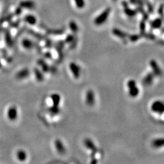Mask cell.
<instances>
[{
  "instance_id": "6da1fadb",
  "label": "cell",
  "mask_w": 164,
  "mask_h": 164,
  "mask_svg": "<svg viewBox=\"0 0 164 164\" xmlns=\"http://www.w3.org/2000/svg\"><path fill=\"white\" fill-rule=\"evenodd\" d=\"M128 88L130 89V94L132 97H136L139 94V89L137 88L134 81L130 80L128 82Z\"/></svg>"
},
{
  "instance_id": "7a4b0ae2",
  "label": "cell",
  "mask_w": 164,
  "mask_h": 164,
  "mask_svg": "<svg viewBox=\"0 0 164 164\" xmlns=\"http://www.w3.org/2000/svg\"><path fill=\"white\" fill-rule=\"evenodd\" d=\"M153 111L157 112V113H162L164 112V104L161 101H156L153 103L151 106Z\"/></svg>"
},
{
  "instance_id": "3957f363",
  "label": "cell",
  "mask_w": 164,
  "mask_h": 164,
  "mask_svg": "<svg viewBox=\"0 0 164 164\" xmlns=\"http://www.w3.org/2000/svg\"><path fill=\"white\" fill-rule=\"evenodd\" d=\"M153 145L156 148L164 147V138H161V139H158L154 140L153 142Z\"/></svg>"
},
{
  "instance_id": "277c9868",
  "label": "cell",
  "mask_w": 164,
  "mask_h": 164,
  "mask_svg": "<svg viewBox=\"0 0 164 164\" xmlns=\"http://www.w3.org/2000/svg\"><path fill=\"white\" fill-rule=\"evenodd\" d=\"M20 5H21V6L22 7L28 8V9H32L35 6L34 3L32 1H23L20 3Z\"/></svg>"
},
{
  "instance_id": "5b68a950",
  "label": "cell",
  "mask_w": 164,
  "mask_h": 164,
  "mask_svg": "<svg viewBox=\"0 0 164 164\" xmlns=\"http://www.w3.org/2000/svg\"><path fill=\"white\" fill-rule=\"evenodd\" d=\"M94 97L93 93L91 91L88 93V94H87V102L90 105L93 104L94 103Z\"/></svg>"
},
{
  "instance_id": "8992f818",
  "label": "cell",
  "mask_w": 164,
  "mask_h": 164,
  "mask_svg": "<svg viewBox=\"0 0 164 164\" xmlns=\"http://www.w3.org/2000/svg\"><path fill=\"white\" fill-rule=\"evenodd\" d=\"M25 19L26 20V22H28L29 24H34L36 22V19L34 16H32V15H29V16H27L26 17Z\"/></svg>"
},
{
  "instance_id": "52a82bcc",
  "label": "cell",
  "mask_w": 164,
  "mask_h": 164,
  "mask_svg": "<svg viewBox=\"0 0 164 164\" xmlns=\"http://www.w3.org/2000/svg\"><path fill=\"white\" fill-rule=\"evenodd\" d=\"M75 1L76 2L77 6V7H83V6L84 5L83 0H75Z\"/></svg>"
}]
</instances>
